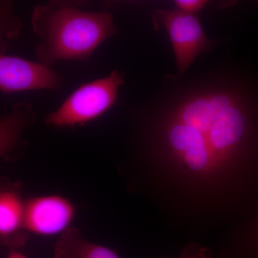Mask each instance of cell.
I'll return each instance as SVG.
<instances>
[{
  "instance_id": "obj_1",
  "label": "cell",
  "mask_w": 258,
  "mask_h": 258,
  "mask_svg": "<svg viewBox=\"0 0 258 258\" xmlns=\"http://www.w3.org/2000/svg\"><path fill=\"white\" fill-rule=\"evenodd\" d=\"M84 6L82 2L51 1L34 8L31 24L39 39L37 62L49 67L60 60L88 62L118 32L111 13L90 11Z\"/></svg>"
},
{
  "instance_id": "obj_2",
  "label": "cell",
  "mask_w": 258,
  "mask_h": 258,
  "mask_svg": "<svg viewBox=\"0 0 258 258\" xmlns=\"http://www.w3.org/2000/svg\"><path fill=\"white\" fill-rule=\"evenodd\" d=\"M171 114L201 134L217 169L233 160L247 137V117L235 95L213 91L193 95Z\"/></svg>"
},
{
  "instance_id": "obj_3",
  "label": "cell",
  "mask_w": 258,
  "mask_h": 258,
  "mask_svg": "<svg viewBox=\"0 0 258 258\" xmlns=\"http://www.w3.org/2000/svg\"><path fill=\"white\" fill-rule=\"evenodd\" d=\"M124 83L121 73L113 71L109 76L83 85L50 113L45 122L52 126L84 125L101 117L116 101L120 86Z\"/></svg>"
},
{
  "instance_id": "obj_4",
  "label": "cell",
  "mask_w": 258,
  "mask_h": 258,
  "mask_svg": "<svg viewBox=\"0 0 258 258\" xmlns=\"http://www.w3.org/2000/svg\"><path fill=\"white\" fill-rule=\"evenodd\" d=\"M154 28L163 27L174 49L178 72L182 76L197 57L210 45L198 17L180 10H157L152 14Z\"/></svg>"
},
{
  "instance_id": "obj_5",
  "label": "cell",
  "mask_w": 258,
  "mask_h": 258,
  "mask_svg": "<svg viewBox=\"0 0 258 258\" xmlns=\"http://www.w3.org/2000/svg\"><path fill=\"white\" fill-rule=\"evenodd\" d=\"M164 134L166 146L181 167L201 176L218 170L201 134L191 125L170 114Z\"/></svg>"
},
{
  "instance_id": "obj_6",
  "label": "cell",
  "mask_w": 258,
  "mask_h": 258,
  "mask_svg": "<svg viewBox=\"0 0 258 258\" xmlns=\"http://www.w3.org/2000/svg\"><path fill=\"white\" fill-rule=\"evenodd\" d=\"M64 83L63 78L49 66L0 52V91H57Z\"/></svg>"
},
{
  "instance_id": "obj_7",
  "label": "cell",
  "mask_w": 258,
  "mask_h": 258,
  "mask_svg": "<svg viewBox=\"0 0 258 258\" xmlns=\"http://www.w3.org/2000/svg\"><path fill=\"white\" fill-rule=\"evenodd\" d=\"M76 208L69 199L50 195L25 200V230L41 236L63 234L76 216Z\"/></svg>"
},
{
  "instance_id": "obj_8",
  "label": "cell",
  "mask_w": 258,
  "mask_h": 258,
  "mask_svg": "<svg viewBox=\"0 0 258 258\" xmlns=\"http://www.w3.org/2000/svg\"><path fill=\"white\" fill-rule=\"evenodd\" d=\"M25 200L13 183L0 182V243L19 249L28 240L25 230Z\"/></svg>"
},
{
  "instance_id": "obj_9",
  "label": "cell",
  "mask_w": 258,
  "mask_h": 258,
  "mask_svg": "<svg viewBox=\"0 0 258 258\" xmlns=\"http://www.w3.org/2000/svg\"><path fill=\"white\" fill-rule=\"evenodd\" d=\"M32 103L21 101L15 103L0 118V159L12 160L18 157L25 147L24 134L36 120Z\"/></svg>"
},
{
  "instance_id": "obj_10",
  "label": "cell",
  "mask_w": 258,
  "mask_h": 258,
  "mask_svg": "<svg viewBox=\"0 0 258 258\" xmlns=\"http://www.w3.org/2000/svg\"><path fill=\"white\" fill-rule=\"evenodd\" d=\"M55 258H119L113 249L86 240L70 228L62 234L54 251Z\"/></svg>"
},
{
  "instance_id": "obj_11",
  "label": "cell",
  "mask_w": 258,
  "mask_h": 258,
  "mask_svg": "<svg viewBox=\"0 0 258 258\" xmlns=\"http://www.w3.org/2000/svg\"><path fill=\"white\" fill-rule=\"evenodd\" d=\"M21 22L15 14L11 2L0 1V52L4 53L8 45L20 35Z\"/></svg>"
},
{
  "instance_id": "obj_12",
  "label": "cell",
  "mask_w": 258,
  "mask_h": 258,
  "mask_svg": "<svg viewBox=\"0 0 258 258\" xmlns=\"http://www.w3.org/2000/svg\"><path fill=\"white\" fill-rule=\"evenodd\" d=\"M176 9L186 14L195 15L205 8L208 2L206 0H176Z\"/></svg>"
},
{
  "instance_id": "obj_13",
  "label": "cell",
  "mask_w": 258,
  "mask_h": 258,
  "mask_svg": "<svg viewBox=\"0 0 258 258\" xmlns=\"http://www.w3.org/2000/svg\"><path fill=\"white\" fill-rule=\"evenodd\" d=\"M180 258H212L210 249L198 244H191L186 247Z\"/></svg>"
},
{
  "instance_id": "obj_14",
  "label": "cell",
  "mask_w": 258,
  "mask_h": 258,
  "mask_svg": "<svg viewBox=\"0 0 258 258\" xmlns=\"http://www.w3.org/2000/svg\"><path fill=\"white\" fill-rule=\"evenodd\" d=\"M8 258H29L23 252H20L18 249H10Z\"/></svg>"
}]
</instances>
